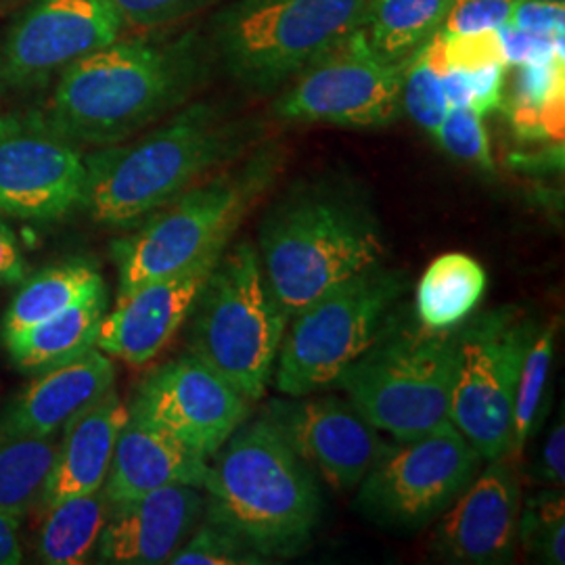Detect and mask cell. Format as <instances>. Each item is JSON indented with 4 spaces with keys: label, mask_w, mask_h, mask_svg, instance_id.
<instances>
[{
    "label": "cell",
    "mask_w": 565,
    "mask_h": 565,
    "mask_svg": "<svg viewBox=\"0 0 565 565\" xmlns=\"http://www.w3.org/2000/svg\"><path fill=\"white\" fill-rule=\"evenodd\" d=\"M258 256L291 319L338 282L384 263V233L369 191L340 172L294 182L264 214Z\"/></svg>",
    "instance_id": "3957f363"
},
{
    "label": "cell",
    "mask_w": 565,
    "mask_h": 565,
    "mask_svg": "<svg viewBox=\"0 0 565 565\" xmlns=\"http://www.w3.org/2000/svg\"><path fill=\"white\" fill-rule=\"evenodd\" d=\"M536 476L553 486V488H564L565 482V425L564 419H559L553 425V429L546 436L541 461Z\"/></svg>",
    "instance_id": "60d3db41"
},
{
    "label": "cell",
    "mask_w": 565,
    "mask_h": 565,
    "mask_svg": "<svg viewBox=\"0 0 565 565\" xmlns=\"http://www.w3.org/2000/svg\"><path fill=\"white\" fill-rule=\"evenodd\" d=\"M564 488L545 490L525 501L520 511L518 543L536 559L548 565L565 564Z\"/></svg>",
    "instance_id": "1f68e13d"
},
{
    "label": "cell",
    "mask_w": 565,
    "mask_h": 565,
    "mask_svg": "<svg viewBox=\"0 0 565 565\" xmlns=\"http://www.w3.org/2000/svg\"><path fill=\"white\" fill-rule=\"evenodd\" d=\"M39 536V559L49 565H81L97 553L109 505L102 490L65 499L46 509Z\"/></svg>",
    "instance_id": "83f0119b"
},
{
    "label": "cell",
    "mask_w": 565,
    "mask_h": 565,
    "mask_svg": "<svg viewBox=\"0 0 565 565\" xmlns=\"http://www.w3.org/2000/svg\"><path fill=\"white\" fill-rule=\"evenodd\" d=\"M128 413L130 408L121 403L118 392L109 390L65 424L42 494V509L102 490Z\"/></svg>",
    "instance_id": "7402d4cb"
},
{
    "label": "cell",
    "mask_w": 565,
    "mask_h": 565,
    "mask_svg": "<svg viewBox=\"0 0 565 565\" xmlns=\"http://www.w3.org/2000/svg\"><path fill=\"white\" fill-rule=\"evenodd\" d=\"M202 488L166 486L135 501L109 507L97 545V562L168 564L203 515Z\"/></svg>",
    "instance_id": "d6986e66"
},
{
    "label": "cell",
    "mask_w": 565,
    "mask_h": 565,
    "mask_svg": "<svg viewBox=\"0 0 565 565\" xmlns=\"http://www.w3.org/2000/svg\"><path fill=\"white\" fill-rule=\"evenodd\" d=\"M285 162L282 145L260 142L242 160L149 214L132 235L111 247L120 273L118 296L221 256L243 221L279 181Z\"/></svg>",
    "instance_id": "5b68a950"
},
{
    "label": "cell",
    "mask_w": 565,
    "mask_h": 565,
    "mask_svg": "<svg viewBox=\"0 0 565 565\" xmlns=\"http://www.w3.org/2000/svg\"><path fill=\"white\" fill-rule=\"evenodd\" d=\"M404 65L382 60L363 28L338 42L287 84L279 120L385 128L403 116Z\"/></svg>",
    "instance_id": "7c38bea8"
},
{
    "label": "cell",
    "mask_w": 565,
    "mask_h": 565,
    "mask_svg": "<svg viewBox=\"0 0 565 565\" xmlns=\"http://www.w3.org/2000/svg\"><path fill=\"white\" fill-rule=\"evenodd\" d=\"M111 0H34L0 42V95L44 86L72 63L120 39Z\"/></svg>",
    "instance_id": "5bb4252c"
},
{
    "label": "cell",
    "mask_w": 565,
    "mask_h": 565,
    "mask_svg": "<svg viewBox=\"0 0 565 565\" xmlns=\"http://www.w3.org/2000/svg\"><path fill=\"white\" fill-rule=\"evenodd\" d=\"M436 520L431 553L446 564H511L518 546L522 486L509 457L488 461Z\"/></svg>",
    "instance_id": "e0dca14e"
},
{
    "label": "cell",
    "mask_w": 565,
    "mask_h": 565,
    "mask_svg": "<svg viewBox=\"0 0 565 565\" xmlns=\"http://www.w3.org/2000/svg\"><path fill=\"white\" fill-rule=\"evenodd\" d=\"M216 0H111L124 28L160 30L170 23L191 18Z\"/></svg>",
    "instance_id": "e575fe53"
},
{
    "label": "cell",
    "mask_w": 565,
    "mask_h": 565,
    "mask_svg": "<svg viewBox=\"0 0 565 565\" xmlns=\"http://www.w3.org/2000/svg\"><path fill=\"white\" fill-rule=\"evenodd\" d=\"M434 139L448 156L461 162L478 166L484 172L494 170L484 121L476 109L450 107Z\"/></svg>",
    "instance_id": "836d02e7"
},
{
    "label": "cell",
    "mask_w": 565,
    "mask_h": 565,
    "mask_svg": "<svg viewBox=\"0 0 565 565\" xmlns=\"http://www.w3.org/2000/svg\"><path fill=\"white\" fill-rule=\"evenodd\" d=\"M116 384V366L97 345L81 356L39 371L9 404L0 425L30 436H55L86 406L97 403Z\"/></svg>",
    "instance_id": "44dd1931"
},
{
    "label": "cell",
    "mask_w": 565,
    "mask_h": 565,
    "mask_svg": "<svg viewBox=\"0 0 565 565\" xmlns=\"http://www.w3.org/2000/svg\"><path fill=\"white\" fill-rule=\"evenodd\" d=\"M57 436V434H55ZM55 436H30L0 425V511L25 515L41 505L57 455Z\"/></svg>",
    "instance_id": "f1b7e54d"
},
{
    "label": "cell",
    "mask_w": 565,
    "mask_h": 565,
    "mask_svg": "<svg viewBox=\"0 0 565 565\" xmlns=\"http://www.w3.org/2000/svg\"><path fill=\"white\" fill-rule=\"evenodd\" d=\"M443 82H445L446 99L450 107H471V86H469V76L465 72L446 65Z\"/></svg>",
    "instance_id": "ee69618b"
},
{
    "label": "cell",
    "mask_w": 565,
    "mask_h": 565,
    "mask_svg": "<svg viewBox=\"0 0 565 565\" xmlns=\"http://www.w3.org/2000/svg\"><path fill=\"white\" fill-rule=\"evenodd\" d=\"M105 289L102 273L86 260L55 264L36 273L9 303L2 335L42 323Z\"/></svg>",
    "instance_id": "4316f807"
},
{
    "label": "cell",
    "mask_w": 565,
    "mask_h": 565,
    "mask_svg": "<svg viewBox=\"0 0 565 565\" xmlns=\"http://www.w3.org/2000/svg\"><path fill=\"white\" fill-rule=\"evenodd\" d=\"M264 419L335 492L359 488L392 445L340 396H289L266 404Z\"/></svg>",
    "instance_id": "9a60e30c"
},
{
    "label": "cell",
    "mask_w": 565,
    "mask_h": 565,
    "mask_svg": "<svg viewBox=\"0 0 565 565\" xmlns=\"http://www.w3.org/2000/svg\"><path fill=\"white\" fill-rule=\"evenodd\" d=\"M86 163L42 111L0 116V216L60 221L84 207Z\"/></svg>",
    "instance_id": "4fadbf2b"
},
{
    "label": "cell",
    "mask_w": 565,
    "mask_h": 565,
    "mask_svg": "<svg viewBox=\"0 0 565 565\" xmlns=\"http://www.w3.org/2000/svg\"><path fill=\"white\" fill-rule=\"evenodd\" d=\"M369 0H228L212 25V55L249 93L270 95L361 30Z\"/></svg>",
    "instance_id": "8992f818"
},
{
    "label": "cell",
    "mask_w": 565,
    "mask_h": 565,
    "mask_svg": "<svg viewBox=\"0 0 565 565\" xmlns=\"http://www.w3.org/2000/svg\"><path fill=\"white\" fill-rule=\"evenodd\" d=\"M105 310L107 289L74 303L42 323L2 335L4 348L21 371L39 373L95 348Z\"/></svg>",
    "instance_id": "603a6c76"
},
{
    "label": "cell",
    "mask_w": 565,
    "mask_h": 565,
    "mask_svg": "<svg viewBox=\"0 0 565 565\" xmlns=\"http://www.w3.org/2000/svg\"><path fill=\"white\" fill-rule=\"evenodd\" d=\"M564 53L518 65L509 118L525 141H564Z\"/></svg>",
    "instance_id": "d4e9b609"
},
{
    "label": "cell",
    "mask_w": 565,
    "mask_h": 565,
    "mask_svg": "<svg viewBox=\"0 0 565 565\" xmlns=\"http://www.w3.org/2000/svg\"><path fill=\"white\" fill-rule=\"evenodd\" d=\"M207 467L210 459L130 411L116 440L103 494L107 505L116 507L166 486L203 488Z\"/></svg>",
    "instance_id": "ffe728a7"
},
{
    "label": "cell",
    "mask_w": 565,
    "mask_h": 565,
    "mask_svg": "<svg viewBox=\"0 0 565 565\" xmlns=\"http://www.w3.org/2000/svg\"><path fill=\"white\" fill-rule=\"evenodd\" d=\"M25 273L28 263L15 231L9 224L0 223V285L21 281Z\"/></svg>",
    "instance_id": "b9f144b4"
},
{
    "label": "cell",
    "mask_w": 565,
    "mask_h": 565,
    "mask_svg": "<svg viewBox=\"0 0 565 565\" xmlns=\"http://www.w3.org/2000/svg\"><path fill=\"white\" fill-rule=\"evenodd\" d=\"M212 57L198 32L118 39L61 72L46 118L81 147L126 141L186 105L207 81Z\"/></svg>",
    "instance_id": "7a4b0ae2"
},
{
    "label": "cell",
    "mask_w": 565,
    "mask_h": 565,
    "mask_svg": "<svg viewBox=\"0 0 565 565\" xmlns=\"http://www.w3.org/2000/svg\"><path fill=\"white\" fill-rule=\"evenodd\" d=\"M534 324L497 308L457 327L448 422L484 461L509 457L513 404Z\"/></svg>",
    "instance_id": "30bf717a"
},
{
    "label": "cell",
    "mask_w": 565,
    "mask_h": 565,
    "mask_svg": "<svg viewBox=\"0 0 565 565\" xmlns=\"http://www.w3.org/2000/svg\"><path fill=\"white\" fill-rule=\"evenodd\" d=\"M467 76H469V86H471V109H476L480 116H486L503 105L505 63L486 65L476 72H469Z\"/></svg>",
    "instance_id": "ab89813d"
},
{
    "label": "cell",
    "mask_w": 565,
    "mask_h": 565,
    "mask_svg": "<svg viewBox=\"0 0 565 565\" xmlns=\"http://www.w3.org/2000/svg\"><path fill=\"white\" fill-rule=\"evenodd\" d=\"M555 354V324L536 329L530 345L525 350L524 364L520 371V382L515 390L513 404V434H511V452L509 459L522 455L534 425L539 422L541 406L545 401L548 375Z\"/></svg>",
    "instance_id": "4dcf8cb0"
},
{
    "label": "cell",
    "mask_w": 565,
    "mask_h": 565,
    "mask_svg": "<svg viewBox=\"0 0 565 565\" xmlns=\"http://www.w3.org/2000/svg\"><path fill=\"white\" fill-rule=\"evenodd\" d=\"M515 0H455L446 15L443 34H473L499 30L511 20Z\"/></svg>",
    "instance_id": "d590c367"
},
{
    "label": "cell",
    "mask_w": 565,
    "mask_h": 565,
    "mask_svg": "<svg viewBox=\"0 0 565 565\" xmlns=\"http://www.w3.org/2000/svg\"><path fill=\"white\" fill-rule=\"evenodd\" d=\"M455 0H369L364 34L371 49L394 65H406L443 32Z\"/></svg>",
    "instance_id": "484cf974"
},
{
    "label": "cell",
    "mask_w": 565,
    "mask_h": 565,
    "mask_svg": "<svg viewBox=\"0 0 565 565\" xmlns=\"http://www.w3.org/2000/svg\"><path fill=\"white\" fill-rule=\"evenodd\" d=\"M482 457L452 424L387 448L359 484L356 509L385 530L434 524L482 469Z\"/></svg>",
    "instance_id": "8fae6325"
},
{
    "label": "cell",
    "mask_w": 565,
    "mask_h": 565,
    "mask_svg": "<svg viewBox=\"0 0 565 565\" xmlns=\"http://www.w3.org/2000/svg\"><path fill=\"white\" fill-rule=\"evenodd\" d=\"M189 319L191 354L249 403L260 401L273 380L289 315L264 277L254 243L224 249Z\"/></svg>",
    "instance_id": "52a82bcc"
},
{
    "label": "cell",
    "mask_w": 565,
    "mask_h": 565,
    "mask_svg": "<svg viewBox=\"0 0 565 565\" xmlns=\"http://www.w3.org/2000/svg\"><path fill=\"white\" fill-rule=\"evenodd\" d=\"M457 327L387 324L359 361L338 377L345 398L375 429L404 443L450 424Z\"/></svg>",
    "instance_id": "ba28073f"
},
{
    "label": "cell",
    "mask_w": 565,
    "mask_h": 565,
    "mask_svg": "<svg viewBox=\"0 0 565 565\" xmlns=\"http://www.w3.org/2000/svg\"><path fill=\"white\" fill-rule=\"evenodd\" d=\"M130 411L210 459L247 422L249 401L189 354L151 371Z\"/></svg>",
    "instance_id": "2e32d148"
},
{
    "label": "cell",
    "mask_w": 565,
    "mask_h": 565,
    "mask_svg": "<svg viewBox=\"0 0 565 565\" xmlns=\"http://www.w3.org/2000/svg\"><path fill=\"white\" fill-rule=\"evenodd\" d=\"M172 565H263L268 564L242 539L226 532L221 525L203 522L195 525L189 539L168 562Z\"/></svg>",
    "instance_id": "d6a6232c"
},
{
    "label": "cell",
    "mask_w": 565,
    "mask_h": 565,
    "mask_svg": "<svg viewBox=\"0 0 565 565\" xmlns=\"http://www.w3.org/2000/svg\"><path fill=\"white\" fill-rule=\"evenodd\" d=\"M205 520L270 564L303 553L323 515L317 476L264 417L239 425L212 457Z\"/></svg>",
    "instance_id": "277c9868"
},
{
    "label": "cell",
    "mask_w": 565,
    "mask_h": 565,
    "mask_svg": "<svg viewBox=\"0 0 565 565\" xmlns=\"http://www.w3.org/2000/svg\"><path fill=\"white\" fill-rule=\"evenodd\" d=\"M507 67H518L527 61H541L564 53V36L546 39L524 32L511 23L499 28Z\"/></svg>",
    "instance_id": "f35d334b"
},
{
    "label": "cell",
    "mask_w": 565,
    "mask_h": 565,
    "mask_svg": "<svg viewBox=\"0 0 565 565\" xmlns=\"http://www.w3.org/2000/svg\"><path fill=\"white\" fill-rule=\"evenodd\" d=\"M445 42L448 65L455 67V70L467 72V74L476 72L480 67H486V65L505 63L503 42H501L499 30L445 36Z\"/></svg>",
    "instance_id": "8d00e7d4"
},
{
    "label": "cell",
    "mask_w": 565,
    "mask_h": 565,
    "mask_svg": "<svg viewBox=\"0 0 565 565\" xmlns=\"http://www.w3.org/2000/svg\"><path fill=\"white\" fill-rule=\"evenodd\" d=\"M406 289L404 270L377 264L308 303L285 329L273 373L275 387L285 396L333 387L384 333Z\"/></svg>",
    "instance_id": "9c48e42d"
},
{
    "label": "cell",
    "mask_w": 565,
    "mask_h": 565,
    "mask_svg": "<svg viewBox=\"0 0 565 565\" xmlns=\"http://www.w3.org/2000/svg\"><path fill=\"white\" fill-rule=\"evenodd\" d=\"M263 135V121L223 103L182 105L141 137L84 156V207L103 226L135 228L189 186L242 160Z\"/></svg>",
    "instance_id": "6da1fadb"
},
{
    "label": "cell",
    "mask_w": 565,
    "mask_h": 565,
    "mask_svg": "<svg viewBox=\"0 0 565 565\" xmlns=\"http://www.w3.org/2000/svg\"><path fill=\"white\" fill-rule=\"evenodd\" d=\"M488 275L476 258L450 252L427 266L415 291L417 321L446 331L465 323L484 296Z\"/></svg>",
    "instance_id": "cb8c5ba5"
},
{
    "label": "cell",
    "mask_w": 565,
    "mask_h": 565,
    "mask_svg": "<svg viewBox=\"0 0 565 565\" xmlns=\"http://www.w3.org/2000/svg\"><path fill=\"white\" fill-rule=\"evenodd\" d=\"M21 522V515L0 511V565H18L23 562Z\"/></svg>",
    "instance_id": "7bdbcfd3"
},
{
    "label": "cell",
    "mask_w": 565,
    "mask_h": 565,
    "mask_svg": "<svg viewBox=\"0 0 565 565\" xmlns=\"http://www.w3.org/2000/svg\"><path fill=\"white\" fill-rule=\"evenodd\" d=\"M564 0H515L509 23L546 39L564 36Z\"/></svg>",
    "instance_id": "74e56055"
},
{
    "label": "cell",
    "mask_w": 565,
    "mask_h": 565,
    "mask_svg": "<svg viewBox=\"0 0 565 565\" xmlns=\"http://www.w3.org/2000/svg\"><path fill=\"white\" fill-rule=\"evenodd\" d=\"M223 256V254H221ZM205 258L181 273L142 282L103 315L97 348L130 366L151 363L189 321L214 264Z\"/></svg>",
    "instance_id": "ac0fdd59"
},
{
    "label": "cell",
    "mask_w": 565,
    "mask_h": 565,
    "mask_svg": "<svg viewBox=\"0 0 565 565\" xmlns=\"http://www.w3.org/2000/svg\"><path fill=\"white\" fill-rule=\"evenodd\" d=\"M446 42L443 32L422 46L404 65L403 111L429 137H436L450 109L446 99Z\"/></svg>",
    "instance_id": "f546056e"
}]
</instances>
